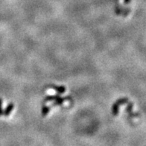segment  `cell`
Segmentation results:
<instances>
[{
	"mask_svg": "<svg viewBox=\"0 0 146 146\" xmlns=\"http://www.w3.org/2000/svg\"><path fill=\"white\" fill-rule=\"evenodd\" d=\"M13 108H14V106H13V104H9L8 108H7V109L5 110V111L3 112V114H5V115H8L10 113H11V110H13Z\"/></svg>",
	"mask_w": 146,
	"mask_h": 146,
	"instance_id": "1",
	"label": "cell"
},
{
	"mask_svg": "<svg viewBox=\"0 0 146 146\" xmlns=\"http://www.w3.org/2000/svg\"><path fill=\"white\" fill-rule=\"evenodd\" d=\"M48 110H49V109H48V108H43V109H42V114H43V115H45V114H47L48 113Z\"/></svg>",
	"mask_w": 146,
	"mask_h": 146,
	"instance_id": "2",
	"label": "cell"
},
{
	"mask_svg": "<svg viewBox=\"0 0 146 146\" xmlns=\"http://www.w3.org/2000/svg\"><path fill=\"white\" fill-rule=\"evenodd\" d=\"M3 114V110L2 109V99H0V115Z\"/></svg>",
	"mask_w": 146,
	"mask_h": 146,
	"instance_id": "3",
	"label": "cell"
}]
</instances>
